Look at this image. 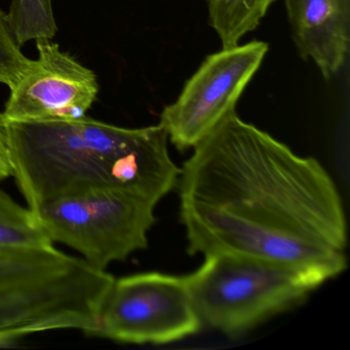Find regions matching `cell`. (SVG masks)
Instances as JSON below:
<instances>
[{"label": "cell", "instance_id": "cell-12", "mask_svg": "<svg viewBox=\"0 0 350 350\" xmlns=\"http://www.w3.org/2000/svg\"><path fill=\"white\" fill-rule=\"evenodd\" d=\"M30 59L24 56L14 38L8 17L0 10V83L11 89L27 68Z\"/></svg>", "mask_w": 350, "mask_h": 350}, {"label": "cell", "instance_id": "cell-2", "mask_svg": "<svg viewBox=\"0 0 350 350\" xmlns=\"http://www.w3.org/2000/svg\"><path fill=\"white\" fill-rule=\"evenodd\" d=\"M12 176L34 212L63 196L96 189L135 192L159 204L181 170L165 129H126L77 120L0 122Z\"/></svg>", "mask_w": 350, "mask_h": 350}, {"label": "cell", "instance_id": "cell-13", "mask_svg": "<svg viewBox=\"0 0 350 350\" xmlns=\"http://www.w3.org/2000/svg\"><path fill=\"white\" fill-rule=\"evenodd\" d=\"M12 176L11 165H10L9 153H8L7 141L3 126L0 124V181Z\"/></svg>", "mask_w": 350, "mask_h": 350}, {"label": "cell", "instance_id": "cell-7", "mask_svg": "<svg viewBox=\"0 0 350 350\" xmlns=\"http://www.w3.org/2000/svg\"><path fill=\"white\" fill-rule=\"evenodd\" d=\"M268 52L264 42L223 48L208 56L188 79L176 102L167 106L159 124L172 144L194 148L235 106Z\"/></svg>", "mask_w": 350, "mask_h": 350}, {"label": "cell", "instance_id": "cell-9", "mask_svg": "<svg viewBox=\"0 0 350 350\" xmlns=\"http://www.w3.org/2000/svg\"><path fill=\"white\" fill-rule=\"evenodd\" d=\"M286 7L301 56L325 79L337 75L349 49L350 0H286Z\"/></svg>", "mask_w": 350, "mask_h": 350}, {"label": "cell", "instance_id": "cell-1", "mask_svg": "<svg viewBox=\"0 0 350 350\" xmlns=\"http://www.w3.org/2000/svg\"><path fill=\"white\" fill-rule=\"evenodd\" d=\"M180 174V218L189 255L234 254L321 268L347 267V220L327 170L227 116Z\"/></svg>", "mask_w": 350, "mask_h": 350}, {"label": "cell", "instance_id": "cell-4", "mask_svg": "<svg viewBox=\"0 0 350 350\" xmlns=\"http://www.w3.org/2000/svg\"><path fill=\"white\" fill-rule=\"evenodd\" d=\"M157 202L122 189H96L63 196L34 211L52 243L77 250L90 265L105 270L146 249Z\"/></svg>", "mask_w": 350, "mask_h": 350}, {"label": "cell", "instance_id": "cell-3", "mask_svg": "<svg viewBox=\"0 0 350 350\" xmlns=\"http://www.w3.org/2000/svg\"><path fill=\"white\" fill-rule=\"evenodd\" d=\"M185 278L202 325L226 335L294 308L334 278L321 268L225 253L204 256Z\"/></svg>", "mask_w": 350, "mask_h": 350}, {"label": "cell", "instance_id": "cell-10", "mask_svg": "<svg viewBox=\"0 0 350 350\" xmlns=\"http://www.w3.org/2000/svg\"><path fill=\"white\" fill-rule=\"evenodd\" d=\"M274 0H208V20L222 48L237 46L265 17Z\"/></svg>", "mask_w": 350, "mask_h": 350}, {"label": "cell", "instance_id": "cell-6", "mask_svg": "<svg viewBox=\"0 0 350 350\" xmlns=\"http://www.w3.org/2000/svg\"><path fill=\"white\" fill-rule=\"evenodd\" d=\"M185 276L143 272L114 278L94 336L124 343L165 344L200 332Z\"/></svg>", "mask_w": 350, "mask_h": 350}, {"label": "cell", "instance_id": "cell-8", "mask_svg": "<svg viewBox=\"0 0 350 350\" xmlns=\"http://www.w3.org/2000/svg\"><path fill=\"white\" fill-rule=\"evenodd\" d=\"M38 59L30 61L0 114V122H48L83 118L99 94L95 72L49 38L36 40Z\"/></svg>", "mask_w": 350, "mask_h": 350}, {"label": "cell", "instance_id": "cell-5", "mask_svg": "<svg viewBox=\"0 0 350 350\" xmlns=\"http://www.w3.org/2000/svg\"><path fill=\"white\" fill-rule=\"evenodd\" d=\"M113 280L106 270L79 258L58 271L0 280V341L53 329L94 336Z\"/></svg>", "mask_w": 350, "mask_h": 350}, {"label": "cell", "instance_id": "cell-11", "mask_svg": "<svg viewBox=\"0 0 350 350\" xmlns=\"http://www.w3.org/2000/svg\"><path fill=\"white\" fill-rule=\"evenodd\" d=\"M29 208L20 206L0 189V250L53 247Z\"/></svg>", "mask_w": 350, "mask_h": 350}]
</instances>
